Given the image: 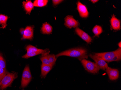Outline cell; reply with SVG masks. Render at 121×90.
<instances>
[{"label":"cell","instance_id":"obj_1","mask_svg":"<svg viewBox=\"0 0 121 90\" xmlns=\"http://www.w3.org/2000/svg\"><path fill=\"white\" fill-rule=\"evenodd\" d=\"M67 56L78 58L81 60L88 58L87 50L82 48H75L61 52L56 55V57L61 56Z\"/></svg>","mask_w":121,"mask_h":90},{"label":"cell","instance_id":"obj_2","mask_svg":"<svg viewBox=\"0 0 121 90\" xmlns=\"http://www.w3.org/2000/svg\"><path fill=\"white\" fill-rule=\"evenodd\" d=\"M94 55L102 58L105 61L108 63L117 61L121 60V48H119L116 51L113 52L95 53Z\"/></svg>","mask_w":121,"mask_h":90},{"label":"cell","instance_id":"obj_3","mask_svg":"<svg viewBox=\"0 0 121 90\" xmlns=\"http://www.w3.org/2000/svg\"><path fill=\"white\" fill-rule=\"evenodd\" d=\"M17 77V74L15 72L7 73L0 82V90H4L9 86Z\"/></svg>","mask_w":121,"mask_h":90},{"label":"cell","instance_id":"obj_4","mask_svg":"<svg viewBox=\"0 0 121 90\" xmlns=\"http://www.w3.org/2000/svg\"><path fill=\"white\" fill-rule=\"evenodd\" d=\"M26 49L27 51L26 54L22 56V58L24 59H28L39 54H47L49 52H47V49H39L32 45H28L26 48Z\"/></svg>","mask_w":121,"mask_h":90},{"label":"cell","instance_id":"obj_5","mask_svg":"<svg viewBox=\"0 0 121 90\" xmlns=\"http://www.w3.org/2000/svg\"><path fill=\"white\" fill-rule=\"evenodd\" d=\"M81 63L86 70H87L88 72L96 74L98 73L99 71L100 68L95 63H93L86 59L82 60Z\"/></svg>","mask_w":121,"mask_h":90},{"label":"cell","instance_id":"obj_6","mask_svg":"<svg viewBox=\"0 0 121 90\" xmlns=\"http://www.w3.org/2000/svg\"><path fill=\"white\" fill-rule=\"evenodd\" d=\"M32 78V75L28 66H26L23 72L22 82L21 88H25L30 83Z\"/></svg>","mask_w":121,"mask_h":90},{"label":"cell","instance_id":"obj_7","mask_svg":"<svg viewBox=\"0 0 121 90\" xmlns=\"http://www.w3.org/2000/svg\"><path fill=\"white\" fill-rule=\"evenodd\" d=\"M90 57L95 61L96 64L100 69L103 70H106L108 66L107 63L104 60L95 55L90 54Z\"/></svg>","mask_w":121,"mask_h":90},{"label":"cell","instance_id":"obj_8","mask_svg":"<svg viewBox=\"0 0 121 90\" xmlns=\"http://www.w3.org/2000/svg\"><path fill=\"white\" fill-rule=\"evenodd\" d=\"M79 25V22L73 18V16L69 15L65 18V25L67 27L70 29L72 28L77 27Z\"/></svg>","mask_w":121,"mask_h":90},{"label":"cell","instance_id":"obj_9","mask_svg":"<svg viewBox=\"0 0 121 90\" xmlns=\"http://www.w3.org/2000/svg\"><path fill=\"white\" fill-rule=\"evenodd\" d=\"M106 71L111 80H116L119 78V71L117 69H112L108 67L106 69Z\"/></svg>","mask_w":121,"mask_h":90},{"label":"cell","instance_id":"obj_10","mask_svg":"<svg viewBox=\"0 0 121 90\" xmlns=\"http://www.w3.org/2000/svg\"><path fill=\"white\" fill-rule=\"evenodd\" d=\"M77 9L81 17L87 18L89 15V12L86 7L80 2L77 3Z\"/></svg>","mask_w":121,"mask_h":90},{"label":"cell","instance_id":"obj_11","mask_svg":"<svg viewBox=\"0 0 121 90\" xmlns=\"http://www.w3.org/2000/svg\"><path fill=\"white\" fill-rule=\"evenodd\" d=\"M75 32L83 40L87 43H90L91 42L92 39L86 33L79 28L76 27L75 30Z\"/></svg>","mask_w":121,"mask_h":90},{"label":"cell","instance_id":"obj_12","mask_svg":"<svg viewBox=\"0 0 121 90\" xmlns=\"http://www.w3.org/2000/svg\"><path fill=\"white\" fill-rule=\"evenodd\" d=\"M33 36H34V27L32 26H27L24 30L23 39H32Z\"/></svg>","mask_w":121,"mask_h":90},{"label":"cell","instance_id":"obj_13","mask_svg":"<svg viewBox=\"0 0 121 90\" xmlns=\"http://www.w3.org/2000/svg\"><path fill=\"white\" fill-rule=\"evenodd\" d=\"M110 22L111 26L114 30H117L120 29L121 27L120 21L117 19L114 15L112 16Z\"/></svg>","mask_w":121,"mask_h":90},{"label":"cell","instance_id":"obj_14","mask_svg":"<svg viewBox=\"0 0 121 90\" xmlns=\"http://www.w3.org/2000/svg\"><path fill=\"white\" fill-rule=\"evenodd\" d=\"M52 30V26L47 22H45L43 24L41 27V31L43 34H51Z\"/></svg>","mask_w":121,"mask_h":90},{"label":"cell","instance_id":"obj_15","mask_svg":"<svg viewBox=\"0 0 121 90\" xmlns=\"http://www.w3.org/2000/svg\"><path fill=\"white\" fill-rule=\"evenodd\" d=\"M23 4L26 13L30 15L34 6V4L32 3L31 0H28L26 2L23 1Z\"/></svg>","mask_w":121,"mask_h":90},{"label":"cell","instance_id":"obj_16","mask_svg":"<svg viewBox=\"0 0 121 90\" xmlns=\"http://www.w3.org/2000/svg\"><path fill=\"white\" fill-rule=\"evenodd\" d=\"M53 66L42 64L41 66V76L43 78L46 77L48 74L51 71Z\"/></svg>","mask_w":121,"mask_h":90},{"label":"cell","instance_id":"obj_17","mask_svg":"<svg viewBox=\"0 0 121 90\" xmlns=\"http://www.w3.org/2000/svg\"><path fill=\"white\" fill-rule=\"evenodd\" d=\"M48 1L47 0H36L34 2V6L37 7H43L47 5Z\"/></svg>","mask_w":121,"mask_h":90},{"label":"cell","instance_id":"obj_18","mask_svg":"<svg viewBox=\"0 0 121 90\" xmlns=\"http://www.w3.org/2000/svg\"><path fill=\"white\" fill-rule=\"evenodd\" d=\"M8 19V16L3 15H0V24L2 25L3 28L6 26V23Z\"/></svg>","mask_w":121,"mask_h":90},{"label":"cell","instance_id":"obj_19","mask_svg":"<svg viewBox=\"0 0 121 90\" xmlns=\"http://www.w3.org/2000/svg\"><path fill=\"white\" fill-rule=\"evenodd\" d=\"M92 31L95 35L98 36L102 32L103 29L101 26L99 25H96L93 28Z\"/></svg>","mask_w":121,"mask_h":90},{"label":"cell","instance_id":"obj_20","mask_svg":"<svg viewBox=\"0 0 121 90\" xmlns=\"http://www.w3.org/2000/svg\"><path fill=\"white\" fill-rule=\"evenodd\" d=\"M47 55L49 59V61L50 62V64L53 66L55 64L56 62L57 59L56 56L53 54H47Z\"/></svg>","mask_w":121,"mask_h":90},{"label":"cell","instance_id":"obj_21","mask_svg":"<svg viewBox=\"0 0 121 90\" xmlns=\"http://www.w3.org/2000/svg\"><path fill=\"white\" fill-rule=\"evenodd\" d=\"M47 54L43 55L40 58V59L42 61V63L44 65H51L49 61V59L47 55Z\"/></svg>","mask_w":121,"mask_h":90},{"label":"cell","instance_id":"obj_22","mask_svg":"<svg viewBox=\"0 0 121 90\" xmlns=\"http://www.w3.org/2000/svg\"><path fill=\"white\" fill-rule=\"evenodd\" d=\"M7 73V72L5 69H4L0 67V82Z\"/></svg>","mask_w":121,"mask_h":90},{"label":"cell","instance_id":"obj_23","mask_svg":"<svg viewBox=\"0 0 121 90\" xmlns=\"http://www.w3.org/2000/svg\"><path fill=\"white\" fill-rule=\"evenodd\" d=\"M5 67L6 63L5 61L2 57V56L0 54V67L4 69H5Z\"/></svg>","mask_w":121,"mask_h":90},{"label":"cell","instance_id":"obj_24","mask_svg":"<svg viewBox=\"0 0 121 90\" xmlns=\"http://www.w3.org/2000/svg\"><path fill=\"white\" fill-rule=\"evenodd\" d=\"M62 1H63V0H52L53 4L54 5L58 4L61 2H62Z\"/></svg>","mask_w":121,"mask_h":90},{"label":"cell","instance_id":"obj_25","mask_svg":"<svg viewBox=\"0 0 121 90\" xmlns=\"http://www.w3.org/2000/svg\"><path fill=\"white\" fill-rule=\"evenodd\" d=\"M90 1H91L93 3H95L97 2H98V0H90Z\"/></svg>","mask_w":121,"mask_h":90},{"label":"cell","instance_id":"obj_26","mask_svg":"<svg viewBox=\"0 0 121 90\" xmlns=\"http://www.w3.org/2000/svg\"><path fill=\"white\" fill-rule=\"evenodd\" d=\"M121 42L119 43L118 44V45H119V47L120 48H121Z\"/></svg>","mask_w":121,"mask_h":90},{"label":"cell","instance_id":"obj_27","mask_svg":"<svg viewBox=\"0 0 121 90\" xmlns=\"http://www.w3.org/2000/svg\"></svg>","mask_w":121,"mask_h":90}]
</instances>
